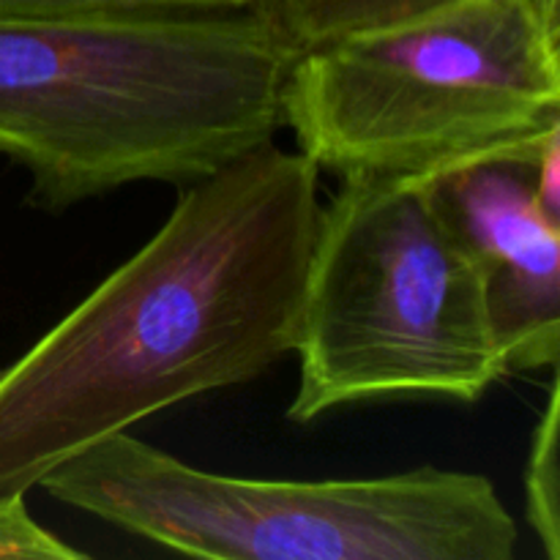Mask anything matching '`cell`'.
Here are the masks:
<instances>
[{
    "label": "cell",
    "mask_w": 560,
    "mask_h": 560,
    "mask_svg": "<svg viewBox=\"0 0 560 560\" xmlns=\"http://www.w3.org/2000/svg\"><path fill=\"white\" fill-rule=\"evenodd\" d=\"M560 383L552 375L545 413L536 421L525 465V514L541 539L547 558L560 560V452H558Z\"/></svg>",
    "instance_id": "ba28073f"
},
{
    "label": "cell",
    "mask_w": 560,
    "mask_h": 560,
    "mask_svg": "<svg viewBox=\"0 0 560 560\" xmlns=\"http://www.w3.org/2000/svg\"><path fill=\"white\" fill-rule=\"evenodd\" d=\"M295 55L249 9L0 22V156L47 213L184 189L277 140Z\"/></svg>",
    "instance_id": "7a4b0ae2"
},
{
    "label": "cell",
    "mask_w": 560,
    "mask_h": 560,
    "mask_svg": "<svg viewBox=\"0 0 560 560\" xmlns=\"http://www.w3.org/2000/svg\"><path fill=\"white\" fill-rule=\"evenodd\" d=\"M282 126L339 180L525 156L560 126V38L525 0H452L295 55Z\"/></svg>",
    "instance_id": "3957f363"
},
{
    "label": "cell",
    "mask_w": 560,
    "mask_h": 560,
    "mask_svg": "<svg viewBox=\"0 0 560 560\" xmlns=\"http://www.w3.org/2000/svg\"><path fill=\"white\" fill-rule=\"evenodd\" d=\"M530 184L541 208L560 219V126L541 140L530 156Z\"/></svg>",
    "instance_id": "8fae6325"
},
{
    "label": "cell",
    "mask_w": 560,
    "mask_h": 560,
    "mask_svg": "<svg viewBox=\"0 0 560 560\" xmlns=\"http://www.w3.org/2000/svg\"><path fill=\"white\" fill-rule=\"evenodd\" d=\"M317 178L273 140L184 186L153 238L0 372V492L293 353Z\"/></svg>",
    "instance_id": "6da1fadb"
},
{
    "label": "cell",
    "mask_w": 560,
    "mask_h": 560,
    "mask_svg": "<svg viewBox=\"0 0 560 560\" xmlns=\"http://www.w3.org/2000/svg\"><path fill=\"white\" fill-rule=\"evenodd\" d=\"M44 492L164 550L224 560H512L517 523L481 474L375 479L213 474L126 432L42 479Z\"/></svg>",
    "instance_id": "5b68a950"
},
{
    "label": "cell",
    "mask_w": 560,
    "mask_h": 560,
    "mask_svg": "<svg viewBox=\"0 0 560 560\" xmlns=\"http://www.w3.org/2000/svg\"><path fill=\"white\" fill-rule=\"evenodd\" d=\"M85 552L31 517L25 492H0V560H82Z\"/></svg>",
    "instance_id": "30bf717a"
},
{
    "label": "cell",
    "mask_w": 560,
    "mask_h": 560,
    "mask_svg": "<svg viewBox=\"0 0 560 560\" xmlns=\"http://www.w3.org/2000/svg\"><path fill=\"white\" fill-rule=\"evenodd\" d=\"M293 353L295 424L377 399L476 405L509 375L479 268L432 178L355 175L320 206Z\"/></svg>",
    "instance_id": "277c9868"
},
{
    "label": "cell",
    "mask_w": 560,
    "mask_h": 560,
    "mask_svg": "<svg viewBox=\"0 0 560 560\" xmlns=\"http://www.w3.org/2000/svg\"><path fill=\"white\" fill-rule=\"evenodd\" d=\"M452 0H244L246 9L295 52L350 33L416 20Z\"/></svg>",
    "instance_id": "52a82bcc"
},
{
    "label": "cell",
    "mask_w": 560,
    "mask_h": 560,
    "mask_svg": "<svg viewBox=\"0 0 560 560\" xmlns=\"http://www.w3.org/2000/svg\"><path fill=\"white\" fill-rule=\"evenodd\" d=\"M547 33L560 38V0H525Z\"/></svg>",
    "instance_id": "7c38bea8"
},
{
    "label": "cell",
    "mask_w": 560,
    "mask_h": 560,
    "mask_svg": "<svg viewBox=\"0 0 560 560\" xmlns=\"http://www.w3.org/2000/svg\"><path fill=\"white\" fill-rule=\"evenodd\" d=\"M536 148L432 175L479 268L506 372L558 370L560 359V219L534 195Z\"/></svg>",
    "instance_id": "8992f818"
},
{
    "label": "cell",
    "mask_w": 560,
    "mask_h": 560,
    "mask_svg": "<svg viewBox=\"0 0 560 560\" xmlns=\"http://www.w3.org/2000/svg\"><path fill=\"white\" fill-rule=\"evenodd\" d=\"M244 0H0V22L77 20V16L162 14V11H230Z\"/></svg>",
    "instance_id": "9c48e42d"
}]
</instances>
